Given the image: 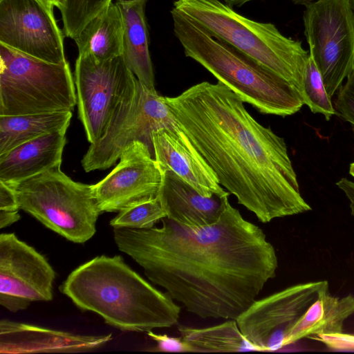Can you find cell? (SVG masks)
Listing matches in <instances>:
<instances>
[{
	"label": "cell",
	"instance_id": "cell-12",
	"mask_svg": "<svg viewBox=\"0 0 354 354\" xmlns=\"http://www.w3.org/2000/svg\"><path fill=\"white\" fill-rule=\"evenodd\" d=\"M0 44L50 63H68L53 7L41 0L0 1Z\"/></svg>",
	"mask_w": 354,
	"mask_h": 354
},
{
	"label": "cell",
	"instance_id": "cell-32",
	"mask_svg": "<svg viewBox=\"0 0 354 354\" xmlns=\"http://www.w3.org/2000/svg\"><path fill=\"white\" fill-rule=\"evenodd\" d=\"M41 1L51 7L55 6L59 10L63 5V0H41Z\"/></svg>",
	"mask_w": 354,
	"mask_h": 354
},
{
	"label": "cell",
	"instance_id": "cell-22",
	"mask_svg": "<svg viewBox=\"0 0 354 354\" xmlns=\"http://www.w3.org/2000/svg\"><path fill=\"white\" fill-rule=\"evenodd\" d=\"M72 111L0 115V155L31 140L67 129Z\"/></svg>",
	"mask_w": 354,
	"mask_h": 354
},
{
	"label": "cell",
	"instance_id": "cell-25",
	"mask_svg": "<svg viewBox=\"0 0 354 354\" xmlns=\"http://www.w3.org/2000/svg\"><path fill=\"white\" fill-rule=\"evenodd\" d=\"M301 95L304 104L313 113L324 115L326 120L335 114L321 75L310 54L304 75Z\"/></svg>",
	"mask_w": 354,
	"mask_h": 354
},
{
	"label": "cell",
	"instance_id": "cell-6",
	"mask_svg": "<svg viewBox=\"0 0 354 354\" xmlns=\"http://www.w3.org/2000/svg\"><path fill=\"white\" fill-rule=\"evenodd\" d=\"M61 165L6 184L14 191L20 209L70 241L84 243L95 234L101 212L93 185L73 180L61 170Z\"/></svg>",
	"mask_w": 354,
	"mask_h": 354
},
{
	"label": "cell",
	"instance_id": "cell-23",
	"mask_svg": "<svg viewBox=\"0 0 354 354\" xmlns=\"http://www.w3.org/2000/svg\"><path fill=\"white\" fill-rule=\"evenodd\" d=\"M178 329L194 353L260 351L244 337L236 319L205 328L180 325Z\"/></svg>",
	"mask_w": 354,
	"mask_h": 354
},
{
	"label": "cell",
	"instance_id": "cell-2",
	"mask_svg": "<svg viewBox=\"0 0 354 354\" xmlns=\"http://www.w3.org/2000/svg\"><path fill=\"white\" fill-rule=\"evenodd\" d=\"M165 101L221 185L261 223L311 210L284 139L257 122L221 82H202Z\"/></svg>",
	"mask_w": 354,
	"mask_h": 354
},
{
	"label": "cell",
	"instance_id": "cell-11",
	"mask_svg": "<svg viewBox=\"0 0 354 354\" xmlns=\"http://www.w3.org/2000/svg\"><path fill=\"white\" fill-rule=\"evenodd\" d=\"M327 286L326 281L299 283L256 299L236 319L238 326L260 351L279 350L295 322Z\"/></svg>",
	"mask_w": 354,
	"mask_h": 354
},
{
	"label": "cell",
	"instance_id": "cell-24",
	"mask_svg": "<svg viewBox=\"0 0 354 354\" xmlns=\"http://www.w3.org/2000/svg\"><path fill=\"white\" fill-rule=\"evenodd\" d=\"M112 0H63L59 10L65 36L75 40L86 25Z\"/></svg>",
	"mask_w": 354,
	"mask_h": 354
},
{
	"label": "cell",
	"instance_id": "cell-33",
	"mask_svg": "<svg viewBox=\"0 0 354 354\" xmlns=\"http://www.w3.org/2000/svg\"><path fill=\"white\" fill-rule=\"evenodd\" d=\"M349 174H350L353 177H354V162H352V163L350 165V167H349Z\"/></svg>",
	"mask_w": 354,
	"mask_h": 354
},
{
	"label": "cell",
	"instance_id": "cell-35",
	"mask_svg": "<svg viewBox=\"0 0 354 354\" xmlns=\"http://www.w3.org/2000/svg\"><path fill=\"white\" fill-rule=\"evenodd\" d=\"M0 1H1V0H0Z\"/></svg>",
	"mask_w": 354,
	"mask_h": 354
},
{
	"label": "cell",
	"instance_id": "cell-13",
	"mask_svg": "<svg viewBox=\"0 0 354 354\" xmlns=\"http://www.w3.org/2000/svg\"><path fill=\"white\" fill-rule=\"evenodd\" d=\"M55 272L47 259L14 233L0 235V304L11 312L53 299Z\"/></svg>",
	"mask_w": 354,
	"mask_h": 354
},
{
	"label": "cell",
	"instance_id": "cell-1",
	"mask_svg": "<svg viewBox=\"0 0 354 354\" xmlns=\"http://www.w3.org/2000/svg\"><path fill=\"white\" fill-rule=\"evenodd\" d=\"M160 221L148 229L113 228L115 243L149 281L201 318L236 319L276 276L274 246L230 202L208 225Z\"/></svg>",
	"mask_w": 354,
	"mask_h": 354
},
{
	"label": "cell",
	"instance_id": "cell-34",
	"mask_svg": "<svg viewBox=\"0 0 354 354\" xmlns=\"http://www.w3.org/2000/svg\"><path fill=\"white\" fill-rule=\"evenodd\" d=\"M348 3L354 14V0H348Z\"/></svg>",
	"mask_w": 354,
	"mask_h": 354
},
{
	"label": "cell",
	"instance_id": "cell-10",
	"mask_svg": "<svg viewBox=\"0 0 354 354\" xmlns=\"http://www.w3.org/2000/svg\"><path fill=\"white\" fill-rule=\"evenodd\" d=\"M136 80L122 55L102 62L79 55L74 71L77 105L90 144L103 137L118 105Z\"/></svg>",
	"mask_w": 354,
	"mask_h": 354
},
{
	"label": "cell",
	"instance_id": "cell-18",
	"mask_svg": "<svg viewBox=\"0 0 354 354\" xmlns=\"http://www.w3.org/2000/svg\"><path fill=\"white\" fill-rule=\"evenodd\" d=\"M66 131L40 136L0 155V181L17 183L62 164Z\"/></svg>",
	"mask_w": 354,
	"mask_h": 354
},
{
	"label": "cell",
	"instance_id": "cell-14",
	"mask_svg": "<svg viewBox=\"0 0 354 354\" xmlns=\"http://www.w3.org/2000/svg\"><path fill=\"white\" fill-rule=\"evenodd\" d=\"M161 180L150 149L136 141L124 150L113 170L93 185V189L101 213L119 212L157 198Z\"/></svg>",
	"mask_w": 354,
	"mask_h": 354
},
{
	"label": "cell",
	"instance_id": "cell-3",
	"mask_svg": "<svg viewBox=\"0 0 354 354\" xmlns=\"http://www.w3.org/2000/svg\"><path fill=\"white\" fill-rule=\"evenodd\" d=\"M82 311H91L123 331L147 333L170 328L180 306L131 269L122 257L101 255L73 270L59 286Z\"/></svg>",
	"mask_w": 354,
	"mask_h": 354
},
{
	"label": "cell",
	"instance_id": "cell-15",
	"mask_svg": "<svg viewBox=\"0 0 354 354\" xmlns=\"http://www.w3.org/2000/svg\"><path fill=\"white\" fill-rule=\"evenodd\" d=\"M153 158L161 173L172 171L204 196L230 195L213 170L180 129L162 127L151 133Z\"/></svg>",
	"mask_w": 354,
	"mask_h": 354
},
{
	"label": "cell",
	"instance_id": "cell-19",
	"mask_svg": "<svg viewBox=\"0 0 354 354\" xmlns=\"http://www.w3.org/2000/svg\"><path fill=\"white\" fill-rule=\"evenodd\" d=\"M147 0H117L123 23V52L125 63L137 79L155 89L154 75L149 50V32L145 17Z\"/></svg>",
	"mask_w": 354,
	"mask_h": 354
},
{
	"label": "cell",
	"instance_id": "cell-9",
	"mask_svg": "<svg viewBox=\"0 0 354 354\" xmlns=\"http://www.w3.org/2000/svg\"><path fill=\"white\" fill-rule=\"evenodd\" d=\"M305 7L310 55L332 97L354 71V14L348 0H316Z\"/></svg>",
	"mask_w": 354,
	"mask_h": 354
},
{
	"label": "cell",
	"instance_id": "cell-4",
	"mask_svg": "<svg viewBox=\"0 0 354 354\" xmlns=\"http://www.w3.org/2000/svg\"><path fill=\"white\" fill-rule=\"evenodd\" d=\"M174 35L185 55L212 74L243 102L260 113L286 117L304 104L294 86L228 45L209 35L173 8Z\"/></svg>",
	"mask_w": 354,
	"mask_h": 354
},
{
	"label": "cell",
	"instance_id": "cell-31",
	"mask_svg": "<svg viewBox=\"0 0 354 354\" xmlns=\"http://www.w3.org/2000/svg\"><path fill=\"white\" fill-rule=\"evenodd\" d=\"M224 2L225 4L229 6L231 8L234 6L239 7L243 6L247 2L253 1V0H221ZM295 4L297 5H303L306 6L309 3L312 1V0H291Z\"/></svg>",
	"mask_w": 354,
	"mask_h": 354
},
{
	"label": "cell",
	"instance_id": "cell-7",
	"mask_svg": "<svg viewBox=\"0 0 354 354\" xmlns=\"http://www.w3.org/2000/svg\"><path fill=\"white\" fill-rule=\"evenodd\" d=\"M76 104L68 63H50L0 44V115L72 111Z\"/></svg>",
	"mask_w": 354,
	"mask_h": 354
},
{
	"label": "cell",
	"instance_id": "cell-17",
	"mask_svg": "<svg viewBox=\"0 0 354 354\" xmlns=\"http://www.w3.org/2000/svg\"><path fill=\"white\" fill-rule=\"evenodd\" d=\"M229 196H204L174 171H167L162 174L157 198L169 219L190 227H201L219 219Z\"/></svg>",
	"mask_w": 354,
	"mask_h": 354
},
{
	"label": "cell",
	"instance_id": "cell-27",
	"mask_svg": "<svg viewBox=\"0 0 354 354\" xmlns=\"http://www.w3.org/2000/svg\"><path fill=\"white\" fill-rule=\"evenodd\" d=\"M338 91L334 104L335 115L354 125V71Z\"/></svg>",
	"mask_w": 354,
	"mask_h": 354
},
{
	"label": "cell",
	"instance_id": "cell-8",
	"mask_svg": "<svg viewBox=\"0 0 354 354\" xmlns=\"http://www.w3.org/2000/svg\"><path fill=\"white\" fill-rule=\"evenodd\" d=\"M177 126L165 97L137 79L118 105L103 137L90 144L81 161L82 167L86 172L108 169L136 141L147 145L153 156L152 132Z\"/></svg>",
	"mask_w": 354,
	"mask_h": 354
},
{
	"label": "cell",
	"instance_id": "cell-30",
	"mask_svg": "<svg viewBox=\"0 0 354 354\" xmlns=\"http://www.w3.org/2000/svg\"><path fill=\"white\" fill-rule=\"evenodd\" d=\"M19 211L0 210V228H4L20 219Z\"/></svg>",
	"mask_w": 354,
	"mask_h": 354
},
{
	"label": "cell",
	"instance_id": "cell-5",
	"mask_svg": "<svg viewBox=\"0 0 354 354\" xmlns=\"http://www.w3.org/2000/svg\"><path fill=\"white\" fill-rule=\"evenodd\" d=\"M174 9L209 35L285 80L301 94L309 54L271 23L248 19L221 0H175Z\"/></svg>",
	"mask_w": 354,
	"mask_h": 354
},
{
	"label": "cell",
	"instance_id": "cell-26",
	"mask_svg": "<svg viewBox=\"0 0 354 354\" xmlns=\"http://www.w3.org/2000/svg\"><path fill=\"white\" fill-rule=\"evenodd\" d=\"M166 216L165 212L156 198L121 210L111 220L110 225L113 228L148 229L154 227Z\"/></svg>",
	"mask_w": 354,
	"mask_h": 354
},
{
	"label": "cell",
	"instance_id": "cell-29",
	"mask_svg": "<svg viewBox=\"0 0 354 354\" xmlns=\"http://www.w3.org/2000/svg\"><path fill=\"white\" fill-rule=\"evenodd\" d=\"M19 207L14 191L7 184L0 181V210L19 211Z\"/></svg>",
	"mask_w": 354,
	"mask_h": 354
},
{
	"label": "cell",
	"instance_id": "cell-28",
	"mask_svg": "<svg viewBox=\"0 0 354 354\" xmlns=\"http://www.w3.org/2000/svg\"><path fill=\"white\" fill-rule=\"evenodd\" d=\"M147 335L156 342V346L149 349L153 352H174L194 353L192 346L180 337H170L167 335H160L153 332V330L147 333Z\"/></svg>",
	"mask_w": 354,
	"mask_h": 354
},
{
	"label": "cell",
	"instance_id": "cell-20",
	"mask_svg": "<svg viewBox=\"0 0 354 354\" xmlns=\"http://www.w3.org/2000/svg\"><path fill=\"white\" fill-rule=\"evenodd\" d=\"M353 313L354 296H333L327 286L293 324L284 346L314 335L342 333L345 321Z\"/></svg>",
	"mask_w": 354,
	"mask_h": 354
},
{
	"label": "cell",
	"instance_id": "cell-21",
	"mask_svg": "<svg viewBox=\"0 0 354 354\" xmlns=\"http://www.w3.org/2000/svg\"><path fill=\"white\" fill-rule=\"evenodd\" d=\"M79 55L102 62L122 55L123 23L116 3L93 17L74 40Z\"/></svg>",
	"mask_w": 354,
	"mask_h": 354
},
{
	"label": "cell",
	"instance_id": "cell-16",
	"mask_svg": "<svg viewBox=\"0 0 354 354\" xmlns=\"http://www.w3.org/2000/svg\"><path fill=\"white\" fill-rule=\"evenodd\" d=\"M111 338V334L79 335L8 319L0 322L1 354L86 352Z\"/></svg>",
	"mask_w": 354,
	"mask_h": 354
}]
</instances>
